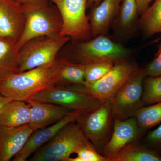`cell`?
<instances>
[{
	"mask_svg": "<svg viewBox=\"0 0 161 161\" xmlns=\"http://www.w3.org/2000/svg\"><path fill=\"white\" fill-rule=\"evenodd\" d=\"M147 77L144 69L137 67L112 99L113 119L124 120L133 117L143 106V81Z\"/></svg>",
	"mask_w": 161,
	"mask_h": 161,
	"instance_id": "ba28073f",
	"label": "cell"
},
{
	"mask_svg": "<svg viewBox=\"0 0 161 161\" xmlns=\"http://www.w3.org/2000/svg\"><path fill=\"white\" fill-rule=\"evenodd\" d=\"M18 57L15 43L0 36V80L17 73Z\"/></svg>",
	"mask_w": 161,
	"mask_h": 161,
	"instance_id": "ffe728a7",
	"label": "cell"
},
{
	"mask_svg": "<svg viewBox=\"0 0 161 161\" xmlns=\"http://www.w3.org/2000/svg\"><path fill=\"white\" fill-rule=\"evenodd\" d=\"M76 51L74 58L69 60L83 64L103 61L115 64L127 60L131 54L130 49L103 35L92 40L80 41L77 44Z\"/></svg>",
	"mask_w": 161,
	"mask_h": 161,
	"instance_id": "8992f818",
	"label": "cell"
},
{
	"mask_svg": "<svg viewBox=\"0 0 161 161\" xmlns=\"http://www.w3.org/2000/svg\"><path fill=\"white\" fill-rule=\"evenodd\" d=\"M112 108V101H104L97 110L80 113L76 120L84 134L100 153L111 136Z\"/></svg>",
	"mask_w": 161,
	"mask_h": 161,
	"instance_id": "9c48e42d",
	"label": "cell"
},
{
	"mask_svg": "<svg viewBox=\"0 0 161 161\" xmlns=\"http://www.w3.org/2000/svg\"><path fill=\"white\" fill-rule=\"evenodd\" d=\"M114 64V62L110 61H99L85 64V83H95L100 80L112 69Z\"/></svg>",
	"mask_w": 161,
	"mask_h": 161,
	"instance_id": "d4e9b609",
	"label": "cell"
},
{
	"mask_svg": "<svg viewBox=\"0 0 161 161\" xmlns=\"http://www.w3.org/2000/svg\"><path fill=\"white\" fill-rule=\"evenodd\" d=\"M30 108L26 102L12 100L0 118V125L16 127L29 124Z\"/></svg>",
	"mask_w": 161,
	"mask_h": 161,
	"instance_id": "d6986e66",
	"label": "cell"
},
{
	"mask_svg": "<svg viewBox=\"0 0 161 161\" xmlns=\"http://www.w3.org/2000/svg\"><path fill=\"white\" fill-rule=\"evenodd\" d=\"M12 101L11 99L5 97L0 93V118Z\"/></svg>",
	"mask_w": 161,
	"mask_h": 161,
	"instance_id": "f546056e",
	"label": "cell"
},
{
	"mask_svg": "<svg viewBox=\"0 0 161 161\" xmlns=\"http://www.w3.org/2000/svg\"><path fill=\"white\" fill-rule=\"evenodd\" d=\"M135 117L142 130H149L161 122V102L148 106H143L136 112Z\"/></svg>",
	"mask_w": 161,
	"mask_h": 161,
	"instance_id": "603a6c76",
	"label": "cell"
},
{
	"mask_svg": "<svg viewBox=\"0 0 161 161\" xmlns=\"http://www.w3.org/2000/svg\"><path fill=\"white\" fill-rule=\"evenodd\" d=\"M108 161H161V156L136 141L124 147Z\"/></svg>",
	"mask_w": 161,
	"mask_h": 161,
	"instance_id": "e0dca14e",
	"label": "cell"
},
{
	"mask_svg": "<svg viewBox=\"0 0 161 161\" xmlns=\"http://www.w3.org/2000/svg\"><path fill=\"white\" fill-rule=\"evenodd\" d=\"M142 102L148 106L161 102V75L155 77H147L143 81Z\"/></svg>",
	"mask_w": 161,
	"mask_h": 161,
	"instance_id": "cb8c5ba5",
	"label": "cell"
},
{
	"mask_svg": "<svg viewBox=\"0 0 161 161\" xmlns=\"http://www.w3.org/2000/svg\"><path fill=\"white\" fill-rule=\"evenodd\" d=\"M123 0H103L90 14L91 34L93 38L105 35L119 12Z\"/></svg>",
	"mask_w": 161,
	"mask_h": 161,
	"instance_id": "2e32d148",
	"label": "cell"
},
{
	"mask_svg": "<svg viewBox=\"0 0 161 161\" xmlns=\"http://www.w3.org/2000/svg\"><path fill=\"white\" fill-rule=\"evenodd\" d=\"M17 3H19V4L21 5H23V4H26L31 3V2H35V1H37V0H14Z\"/></svg>",
	"mask_w": 161,
	"mask_h": 161,
	"instance_id": "1f68e13d",
	"label": "cell"
},
{
	"mask_svg": "<svg viewBox=\"0 0 161 161\" xmlns=\"http://www.w3.org/2000/svg\"><path fill=\"white\" fill-rule=\"evenodd\" d=\"M147 77H155L161 75V43L154 58L144 69Z\"/></svg>",
	"mask_w": 161,
	"mask_h": 161,
	"instance_id": "4316f807",
	"label": "cell"
},
{
	"mask_svg": "<svg viewBox=\"0 0 161 161\" xmlns=\"http://www.w3.org/2000/svg\"><path fill=\"white\" fill-rule=\"evenodd\" d=\"M70 40L63 36H44L28 41L19 50L16 73L53 63L58 52Z\"/></svg>",
	"mask_w": 161,
	"mask_h": 161,
	"instance_id": "5b68a950",
	"label": "cell"
},
{
	"mask_svg": "<svg viewBox=\"0 0 161 161\" xmlns=\"http://www.w3.org/2000/svg\"><path fill=\"white\" fill-rule=\"evenodd\" d=\"M22 5L25 24L16 44L19 51L28 41L41 36H60L62 21L60 12L48 0H37Z\"/></svg>",
	"mask_w": 161,
	"mask_h": 161,
	"instance_id": "7a4b0ae2",
	"label": "cell"
},
{
	"mask_svg": "<svg viewBox=\"0 0 161 161\" xmlns=\"http://www.w3.org/2000/svg\"><path fill=\"white\" fill-rule=\"evenodd\" d=\"M137 6V10L139 14H142L146 11L152 0H135Z\"/></svg>",
	"mask_w": 161,
	"mask_h": 161,
	"instance_id": "f1b7e54d",
	"label": "cell"
},
{
	"mask_svg": "<svg viewBox=\"0 0 161 161\" xmlns=\"http://www.w3.org/2000/svg\"><path fill=\"white\" fill-rule=\"evenodd\" d=\"M138 23L147 37L161 32V0H155L141 14Z\"/></svg>",
	"mask_w": 161,
	"mask_h": 161,
	"instance_id": "44dd1931",
	"label": "cell"
},
{
	"mask_svg": "<svg viewBox=\"0 0 161 161\" xmlns=\"http://www.w3.org/2000/svg\"><path fill=\"white\" fill-rule=\"evenodd\" d=\"M138 66L123 60L115 64L109 72L95 83H85L89 92L102 101H112L120 88Z\"/></svg>",
	"mask_w": 161,
	"mask_h": 161,
	"instance_id": "30bf717a",
	"label": "cell"
},
{
	"mask_svg": "<svg viewBox=\"0 0 161 161\" xmlns=\"http://www.w3.org/2000/svg\"><path fill=\"white\" fill-rule=\"evenodd\" d=\"M34 132L28 124L16 127L0 125V161L13 158Z\"/></svg>",
	"mask_w": 161,
	"mask_h": 161,
	"instance_id": "5bb4252c",
	"label": "cell"
},
{
	"mask_svg": "<svg viewBox=\"0 0 161 161\" xmlns=\"http://www.w3.org/2000/svg\"><path fill=\"white\" fill-rule=\"evenodd\" d=\"M25 24L21 4L14 0H0V36L16 44Z\"/></svg>",
	"mask_w": 161,
	"mask_h": 161,
	"instance_id": "7c38bea8",
	"label": "cell"
},
{
	"mask_svg": "<svg viewBox=\"0 0 161 161\" xmlns=\"http://www.w3.org/2000/svg\"><path fill=\"white\" fill-rule=\"evenodd\" d=\"M53 63L14 73L0 80V93L12 100L26 102L39 92L59 83Z\"/></svg>",
	"mask_w": 161,
	"mask_h": 161,
	"instance_id": "6da1fadb",
	"label": "cell"
},
{
	"mask_svg": "<svg viewBox=\"0 0 161 161\" xmlns=\"http://www.w3.org/2000/svg\"><path fill=\"white\" fill-rule=\"evenodd\" d=\"M113 130L104 146L101 154L107 159L116 154L128 144L138 140L144 130L139 126L135 117L124 119H113Z\"/></svg>",
	"mask_w": 161,
	"mask_h": 161,
	"instance_id": "8fae6325",
	"label": "cell"
},
{
	"mask_svg": "<svg viewBox=\"0 0 161 161\" xmlns=\"http://www.w3.org/2000/svg\"><path fill=\"white\" fill-rule=\"evenodd\" d=\"M146 140L152 147L161 150V125L148 133Z\"/></svg>",
	"mask_w": 161,
	"mask_h": 161,
	"instance_id": "83f0119b",
	"label": "cell"
},
{
	"mask_svg": "<svg viewBox=\"0 0 161 161\" xmlns=\"http://www.w3.org/2000/svg\"><path fill=\"white\" fill-rule=\"evenodd\" d=\"M80 112L74 111L65 118L50 126L34 131L28 138L25 146L13 158V161H26L36 151L50 141L64 127L72 122L76 121Z\"/></svg>",
	"mask_w": 161,
	"mask_h": 161,
	"instance_id": "4fadbf2b",
	"label": "cell"
},
{
	"mask_svg": "<svg viewBox=\"0 0 161 161\" xmlns=\"http://www.w3.org/2000/svg\"><path fill=\"white\" fill-rule=\"evenodd\" d=\"M90 142L76 121L72 122L36 151L29 161H69L78 148Z\"/></svg>",
	"mask_w": 161,
	"mask_h": 161,
	"instance_id": "277c9868",
	"label": "cell"
},
{
	"mask_svg": "<svg viewBox=\"0 0 161 161\" xmlns=\"http://www.w3.org/2000/svg\"><path fill=\"white\" fill-rule=\"evenodd\" d=\"M31 99L58 105L81 113L93 112L103 102L91 95L84 85L65 83L56 84L36 94Z\"/></svg>",
	"mask_w": 161,
	"mask_h": 161,
	"instance_id": "3957f363",
	"label": "cell"
},
{
	"mask_svg": "<svg viewBox=\"0 0 161 161\" xmlns=\"http://www.w3.org/2000/svg\"><path fill=\"white\" fill-rule=\"evenodd\" d=\"M103 0H89L88 5H93L96 6L98 5Z\"/></svg>",
	"mask_w": 161,
	"mask_h": 161,
	"instance_id": "4dcf8cb0",
	"label": "cell"
},
{
	"mask_svg": "<svg viewBox=\"0 0 161 161\" xmlns=\"http://www.w3.org/2000/svg\"><path fill=\"white\" fill-rule=\"evenodd\" d=\"M58 8L62 21L60 36L69 37L75 41L90 40L89 19L86 15L89 0H51Z\"/></svg>",
	"mask_w": 161,
	"mask_h": 161,
	"instance_id": "52a82bcc",
	"label": "cell"
},
{
	"mask_svg": "<svg viewBox=\"0 0 161 161\" xmlns=\"http://www.w3.org/2000/svg\"><path fill=\"white\" fill-rule=\"evenodd\" d=\"M26 103L30 108V121L28 125L34 131L58 122L74 112L55 104L31 99Z\"/></svg>",
	"mask_w": 161,
	"mask_h": 161,
	"instance_id": "9a60e30c",
	"label": "cell"
},
{
	"mask_svg": "<svg viewBox=\"0 0 161 161\" xmlns=\"http://www.w3.org/2000/svg\"><path fill=\"white\" fill-rule=\"evenodd\" d=\"M75 153L77 156L71 158L69 161H108L107 158L98 152L91 142L80 146Z\"/></svg>",
	"mask_w": 161,
	"mask_h": 161,
	"instance_id": "484cf974",
	"label": "cell"
},
{
	"mask_svg": "<svg viewBox=\"0 0 161 161\" xmlns=\"http://www.w3.org/2000/svg\"><path fill=\"white\" fill-rule=\"evenodd\" d=\"M54 67L60 79L59 83L84 85L85 65L72 62L66 58L56 59Z\"/></svg>",
	"mask_w": 161,
	"mask_h": 161,
	"instance_id": "ac0fdd59",
	"label": "cell"
},
{
	"mask_svg": "<svg viewBox=\"0 0 161 161\" xmlns=\"http://www.w3.org/2000/svg\"><path fill=\"white\" fill-rule=\"evenodd\" d=\"M138 15L135 0H123L115 20L118 30L124 34L129 32L135 26Z\"/></svg>",
	"mask_w": 161,
	"mask_h": 161,
	"instance_id": "7402d4cb",
	"label": "cell"
}]
</instances>
